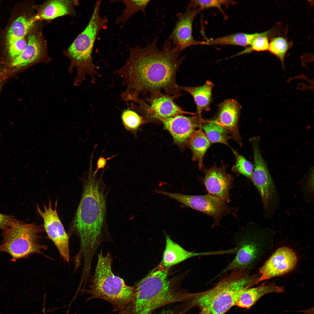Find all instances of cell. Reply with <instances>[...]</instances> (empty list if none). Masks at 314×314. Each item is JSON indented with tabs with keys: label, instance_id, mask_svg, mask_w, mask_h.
Listing matches in <instances>:
<instances>
[{
	"label": "cell",
	"instance_id": "6da1fadb",
	"mask_svg": "<svg viewBox=\"0 0 314 314\" xmlns=\"http://www.w3.org/2000/svg\"><path fill=\"white\" fill-rule=\"evenodd\" d=\"M157 42L156 37L144 47H130L126 63L114 72L126 88L121 94L123 100L135 103L140 95L147 93H163L174 99L181 95L176 75L184 57H180L181 51L170 41L161 49Z\"/></svg>",
	"mask_w": 314,
	"mask_h": 314
},
{
	"label": "cell",
	"instance_id": "7a4b0ae2",
	"mask_svg": "<svg viewBox=\"0 0 314 314\" xmlns=\"http://www.w3.org/2000/svg\"><path fill=\"white\" fill-rule=\"evenodd\" d=\"M102 175L97 177L92 166H90L83 179L81 198L71 226V231L74 232L80 240L79 256L83 258L86 263H92L105 234L108 233L106 222L107 190Z\"/></svg>",
	"mask_w": 314,
	"mask_h": 314
},
{
	"label": "cell",
	"instance_id": "3957f363",
	"mask_svg": "<svg viewBox=\"0 0 314 314\" xmlns=\"http://www.w3.org/2000/svg\"><path fill=\"white\" fill-rule=\"evenodd\" d=\"M249 269L232 270L212 288L195 293L190 300L192 307H198L209 314H224L235 305L245 290L258 283L259 276L250 274Z\"/></svg>",
	"mask_w": 314,
	"mask_h": 314
},
{
	"label": "cell",
	"instance_id": "277c9868",
	"mask_svg": "<svg viewBox=\"0 0 314 314\" xmlns=\"http://www.w3.org/2000/svg\"><path fill=\"white\" fill-rule=\"evenodd\" d=\"M168 268H155L135 286V297L131 314H149L171 303L191 299L193 293L176 290L167 279Z\"/></svg>",
	"mask_w": 314,
	"mask_h": 314
},
{
	"label": "cell",
	"instance_id": "5b68a950",
	"mask_svg": "<svg viewBox=\"0 0 314 314\" xmlns=\"http://www.w3.org/2000/svg\"><path fill=\"white\" fill-rule=\"evenodd\" d=\"M101 1L95 3L92 15L85 29L75 39L68 49L71 64L68 69L72 73L74 68L77 72L74 85H80L89 76L93 83L100 75L96 71L93 63L92 52L96 39L100 32L107 28L108 19L100 13Z\"/></svg>",
	"mask_w": 314,
	"mask_h": 314
},
{
	"label": "cell",
	"instance_id": "8992f818",
	"mask_svg": "<svg viewBox=\"0 0 314 314\" xmlns=\"http://www.w3.org/2000/svg\"><path fill=\"white\" fill-rule=\"evenodd\" d=\"M112 262L110 253L104 256L101 250L90 283L88 288L81 291L90 295L88 300L102 299L111 303L116 310H121L134 301L135 287L127 286L122 279L113 273Z\"/></svg>",
	"mask_w": 314,
	"mask_h": 314
},
{
	"label": "cell",
	"instance_id": "52a82bcc",
	"mask_svg": "<svg viewBox=\"0 0 314 314\" xmlns=\"http://www.w3.org/2000/svg\"><path fill=\"white\" fill-rule=\"evenodd\" d=\"M43 228L42 225L24 223L16 219L3 231V241L0 245V252L9 254L13 261L33 254H42L47 249L41 241L40 235Z\"/></svg>",
	"mask_w": 314,
	"mask_h": 314
},
{
	"label": "cell",
	"instance_id": "ba28073f",
	"mask_svg": "<svg viewBox=\"0 0 314 314\" xmlns=\"http://www.w3.org/2000/svg\"><path fill=\"white\" fill-rule=\"evenodd\" d=\"M154 192L168 196L188 207L212 217L214 222L212 226H219L222 218L229 214L237 218L238 207H231L218 198L208 194L204 195H192L171 193L157 189Z\"/></svg>",
	"mask_w": 314,
	"mask_h": 314
},
{
	"label": "cell",
	"instance_id": "9c48e42d",
	"mask_svg": "<svg viewBox=\"0 0 314 314\" xmlns=\"http://www.w3.org/2000/svg\"><path fill=\"white\" fill-rule=\"evenodd\" d=\"M260 140L251 139L254 159V171L251 180L258 190L265 211L270 212L275 203L276 192L274 184L260 148Z\"/></svg>",
	"mask_w": 314,
	"mask_h": 314
},
{
	"label": "cell",
	"instance_id": "30bf717a",
	"mask_svg": "<svg viewBox=\"0 0 314 314\" xmlns=\"http://www.w3.org/2000/svg\"><path fill=\"white\" fill-rule=\"evenodd\" d=\"M57 207V201L53 209L50 200L47 206L44 204L43 211L38 204L36 205L37 211L43 220V228L48 237L55 245L64 261L69 263L70 259L69 237L59 218Z\"/></svg>",
	"mask_w": 314,
	"mask_h": 314
},
{
	"label": "cell",
	"instance_id": "8fae6325",
	"mask_svg": "<svg viewBox=\"0 0 314 314\" xmlns=\"http://www.w3.org/2000/svg\"><path fill=\"white\" fill-rule=\"evenodd\" d=\"M148 104L139 98L136 103L138 108L148 119L160 121L162 119L183 114L195 115L183 110L174 102L172 97L163 93L149 96Z\"/></svg>",
	"mask_w": 314,
	"mask_h": 314
},
{
	"label": "cell",
	"instance_id": "7c38bea8",
	"mask_svg": "<svg viewBox=\"0 0 314 314\" xmlns=\"http://www.w3.org/2000/svg\"><path fill=\"white\" fill-rule=\"evenodd\" d=\"M297 262L296 254L292 249L286 247L279 248L260 268L257 283L289 272L294 269Z\"/></svg>",
	"mask_w": 314,
	"mask_h": 314
},
{
	"label": "cell",
	"instance_id": "4fadbf2b",
	"mask_svg": "<svg viewBox=\"0 0 314 314\" xmlns=\"http://www.w3.org/2000/svg\"><path fill=\"white\" fill-rule=\"evenodd\" d=\"M203 121L196 115L191 117L179 115L160 120L172 136L174 142L181 148L188 145L197 129L201 128Z\"/></svg>",
	"mask_w": 314,
	"mask_h": 314
},
{
	"label": "cell",
	"instance_id": "5bb4252c",
	"mask_svg": "<svg viewBox=\"0 0 314 314\" xmlns=\"http://www.w3.org/2000/svg\"><path fill=\"white\" fill-rule=\"evenodd\" d=\"M200 10L190 2L186 10L179 14L178 20L169 37L172 44L181 51L191 46L201 45V41L195 40L192 37V24L196 16Z\"/></svg>",
	"mask_w": 314,
	"mask_h": 314
},
{
	"label": "cell",
	"instance_id": "9a60e30c",
	"mask_svg": "<svg viewBox=\"0 0 314 314\" xmlns=\"http://www.w3.org/2000/svg\"><path fill=\"white\" fill-rule=\"evenodd\" d=\"M226 168L224 165L219 167L213 165L206 170L203 181L208 194L229 203L233 178L226 172Z\"/></svg>",
	"mask_w": 314,
	"mask_h": 314
},
{
	"label": "cell",
	"instance_id": "2e32d148",
	"mask_svg": "<svg viewBox=\"0 0 314 314\" xmlns=\"http://www.w3.org/2000/svg\"><path fill=\"white\" fill-rule=\"evenodd\" d=\"M218 108L216 121L228 132L231 138L242 147L243 143L238 127L241 106L236 100L229 98L219 104Z\"/></svg>",
	"mask_w": 314,
	"mask_h": 314
},
{
	"label": "cell",
	"instance_id": "e0dca14e",
	"mask_svg": "<svg viewBox=\"0 0 314 314\" xmlns=\"http://www.w3.org/2000/svg\"><path fill=\"white\" fill-rule=\"evenodd\" d=\"M165 235L166 245L163 255L162 265L165 268H168L194 256L220 255L226 253L224 250L200 252L189 251L174 242L168 235Z\"/></svg>",
	"mask_w": 314,
	"mask_h": 314
},
{
	"label": "cell",
	"instance_id": "ac0fdd59",
	"mask_svg": "<svg viewBox=\"0 0 314 314\" xmlns=\"http://www.w3.org/2000/svg\"><path fill=\"white\" fill-rule=\"evenodd\" d=\"M238 245L234 258L214 279L229 271L249 268L258 256V249L255 242L245 239L240 242Z\"/></svg>",
	"mask_w": 314,
	"mask_h": 314
},
{
	"label": "cell",
	"instance_id": "d6986e66",
	"mask_svg": "<svg viewBox=\"0 0 314 314\" xmlns=\"http://www.w3.org/2000/svg\"><path fill=\"white\" fill-rule=\"evenodd\" d=\"M27 46L19 56L12 59L11 66L16 69L24 68L42 61V42L38 35L31 34L28 37Z\"/></svg>",
	"mask_w": 314,
	"mask_h": 314
},
{
	"label": "cell",
	"instance_id": "ffe728a7",
	"mask_svg": "<svg viewBox=\"0 0 314 314\" xmlns=\"http://www.w3.org/2000/svg\"><path fill=\"white\" fill-rule=\"evenodd\" d=\"M214 84L212 81L207 80L202 85L196 87L179 86L181 90L190 94L193 97L195 103L197 115L201 117V113L208 111L213 100L212 90Z\"/></svg>",
	"mask_w": 314,
	"mask_h": 314
},
{
	"label": "cell",
	"instance_id": "44dd1931",
	"mask_svg": "<svg viewBox=\"0 0 314 314\" xmlns=\"http://www.w3.org/2000/svg\"><path fill=\"white\" fill-rule=\"evenodd\" d=\"M283 286L274 284L261 285L245 290L237 301L235 306L249 309L263 295L270 293H282L284 291Z\"/></svg>",
	"mask_w": 314,
	"mask_h": 314
},
{
	"label": "cell",
	"instance_id": "7402d4cb",
	"mask_svg": "<svg viewBox=\"0 0 314 314\" xmlns=\"http://www.w3.org/2000/svg\"><path fill=\"white\" fill-rule=\"evenodd\" d=\"M262 33L248 34L238 33L216 38L201 41V45H232L247 47L256 37Z\"/></svg>",
	"mask_w": 314,
	"mask_h": 314
},
{
	"label": "cell",
	"instance_id": "603a6c76",
	"mask_svg": "<svg viewBox=\"0 0 314 314\" xmlns=\"http://www.w3.org/2000/svg\"><path fill=\"white\" fill-rule=\"evenodd\" d=\"M212 144L200 128L194 133L189 142V146L192 153L193 160L197 162L199 168L203 167L204 155Z\"/></svg>",
	"mask_w": 314,
	"mask_h": 314
},
{
	"label": "cell",
	"instance_id": "cb8c5ba5",
	"mask_svg": "<svg viewBox=\"0 0 314 314\" xmlns=\"http://www.w3.org/2000/svg\"><path fill=\"white\" fill-rule=\"evenodd\" d=\"M70 5L69 1H50L43 6L33 19L35 21L39 19L50 20L65 15L69 13Z\"/></svg>",
	"mask_w": 314,
	"mask_h": 314
},
{
	"label": "cell",
	"instance_id": "d4e9b609",
	"mask_svg": "<svg viewBox=\"0 0 314 314\" xmlns=\"http://www.w3.org/2000/svg\"><path fill=\"white\" fill-rule=\"evenodd\" d=\"M201 128L212 143H219L229 146L228 140L231 137L215 119L203 121Z\"/></svg>",
	"mask_w": 314,
	"mask_h": 314
},
{
	"label": "cell",
	"instance_id": "484cf974",
	"mask_svg": "<svg viewBox=\"0 0 314 314\" xmlns=\"http://www.w3.org/2000/svg\"><path fill=\"white\" fill-rule=\"evenodd\" d=\"M35 21L33 18L28 19L24 16H20L16 19L8 32V44L16 40L24 38Z\"/></svg>",
	"mask_w": 314,
	"mask_h": 314
},
{
	"label": "cell",
	"instance_id": "4316f807",
	"mask_svg": "<svg viewBox=\"0 0 314 314\" xmlns=\"http://www.w3.org/2000/svg\"><path fill=\"white\" fill-rule=\"evenodd\" d=\"M123 3L125 8L123 13L116 19L117 24H121L122 27L125 23L138 11L144 13L147 6L150 0H120Z\"/></svg>",
	"mask_w": 314,
	"mask_h": 314
},
{
	"label": "cell",
	"instance_id": "83f0119b",
	"mask_svg": "<svg viewBox=\"0 0 314 314\" xmlns=\"http://www.w3.org/2000/svg\"><path fill=\"white\" fill-rule=\"evenodd\" d=\"M291 44L286 38L282 36L273 38L269 43L268 51L279 59L283 69L285 57Z\"/></svg>",
	"mask_w": 314,
	"mask_h": 314
},
{
	"label": "cell",
	"instance_id": "f1b7e54d",
	"mask_svg": "<svg viewBox=\"0 0 314 314\" xmlns=\"http://www.w3.org/2000/svg\"><path fill=\"white\" fill-rule=\"evenodd\" d=\"M124 126L130 132L135 133L140 127L145 122L143 116L133 110L127 108L124 110L121 115Z\"/></svg>",
	"mask_w": 314,
	"mask_h": 314
},
{
	"label": "cell",
	"instance_id": "f546056e",
	"mask_svg": "<svg viewBox=\"0 0 314 314\" xmlns=\"http://www.w3.org/2000/svg\"><path fill=\"white\" fill-rule=\"evenodd\" d=\"M235 158V163L231 170L243 175L251 180L254 171L253 165L245 157L232 148Z\"/></svg>",
	"mask_w": 314,
	"mask_h": 314
},
{
	"label": "cell",
	"instance_id": "4dcf8cb0",
	"mask_svg": "<svg viewBox=\"0 0 314 314\" xmlns=\"http://www.w3.org/2000/svg\"><path fill=\"white\" fill-rule=\"evenodd\" d=\"M270 32V31H268L262 32L261 35L254 38L250 46L231 57L250 53L253 51H268L269 43L267 35Z\"/></svg>",
	"mask_w": 314,
	"mask_h": 314
},
{
	"label": "cell",
	"instance_id": "1f68e13d",
	"mask_svg": "<svg viewBox=\"0 0 314 314\" xmlns=\"http://www.w3.org/2000/svg\"><path fill=\"white\" fill-rule=\"evenodd\" d=\"M194 6L201 10L211 8H216L223 12L222 7L235 4L234 1L228 0H196L190 2Z\"/></svg>",
	"mask_w": 314,
	"mask_h": 314
},
{
	"label": "cell",
	"instance_id": "d6a6232c",
	"mask_svg": "<svg viewBox=\"0 0 314 314\" xmlns=\"http://www.w3.org/2000/svg\"><path fill=\"white\" fill-rule=\"evenodd\" d=\"M27 43V41L24 38H23L14 40L8 44L9 54L12 59L19 55L24 51Z\"/></svg>",
	"mask_w": 314,
	"mask_h": 314
},
{
	"label": "cell",
	"instance_id": "836d02e7",
	"mask_svg": "<svg viewBox=\"0 0 314 314\" xmlns=\"http://www.w3.org/2000/svg\"><path fill=\"white\" fill-rule=\"evenodd\" d=\"M191 308L189 303L186 301L183 304L173 309L163 310L158 314H185Z\"/></svg>",
	"mask_w": 314,
	"mask_h": 314
},
{
	"label": "cell",
	"instance_id": "e575fe53",
	"mask_svg": "<svg viewBox=\"0 0 314 314\" xmlns=\"http://www.w3.org/2000/svg\"><path fill=\"white\" fill-rule=\"evenodd\" d=\"M16 220L12 215H8L0 213V229L3 231L10 226Z\"/></svg>",
	"mask_w": 314,
	"mask_h": 314
},
{
	"label": "cell",
	"instance_id": "d590c367",
	"mask_svg": "<svg viewBox=\"0 0 314 314\" xmlns=\"http://www.w3.org/2000/svg\"><path fill=\"white\" fill-rule=\"evenodd\" d=\"M116 155L106 158L101 156L98 159L97 164V168L94 172V174H97L98 171L100 169L103 168L106 166L107 160H109L115 156Z\"/></svg>",
	"mask_w": 314,
	"mask_h": 314
},
{
	"label": "cell",
	"instance_id": "8d00e7d4",
	"mask_svg": "<svg viewBox=\"0 0 314 314\" xmlns=\"http://www.w3.org/2000/svg\"><path fill=\"white\" fill-rule=\"evenodd\" d=\"M200 314H209L208 312L205 310H201Z\"/></svg>",
	"mask_w": 314,
	"mask_h": 314
},
{
	"label": "cell",
	"instance_id": "74e56055",
	"mask_svg": "<svg viewBox=\"0 0 314 314\" xmlns=\"http://www.w3.org/2000/svg\"><path fill=\"white\" fill-rule=\"evenodd\" d=\"M1 73H0V89L1 87ZM1 135L0 133V137H1Z\"/></svg>",
	"mask_w": 314,
	"mask_h": 314
},
{
	"label": "cell",
	"instance_id": "f35d334b",
	"mask_svg": "<svg viewBox=\"0 0 314 314\" xmlns=\"http://www.w3.org/2000/svg\"></svg>",
	"mask_w": 314,
	"mask_h": 314
}]
</instances>
